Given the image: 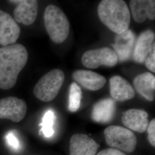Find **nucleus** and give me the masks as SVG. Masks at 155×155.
<instances>
[{
    "mask_svg": "<svg viewBox=\"0 0 155 155\" xmlns=\"http://www.w3.org/2000/svg\"><path fill=\"white\" fill-rule=\"evenodd\" d=\"M97 155H127L119 150L114 148L105 149L100 151Z\"/></svg>",
    "mask_w": 155,
    "mask_h": 155,
    "instance_id": "b1692460",
    "label": "nucleus"
},
{
    "mask_svg": "<svg viewBox=\"0 0 155 155\" xmlns=\"http://www.w3.org/2000/svg\"><path fill=\"white\" fill-rule=\"evenodd\" d=\"M8 2L16 5L13 15L17 22L31 25L35 21L38 11V1L36 0H13Z\"/></svg>",
    "mask_w": 155,
    "mask_h": 155,
    "instance_id": "1a4fd4ad",
    "label": "nucleus"
},
{
    "mask_svg": "<svg viewBox=\"0 0 155 155\" xmlns=\"http://www.w3.org/2000/svg\"><path fill=\"white\" fill-rule=\"evenodd\" d=\"M72 77L84 88L91 91L100 90L104 86L106 82L105 77L89 70H76L73 72Z\"/></svg>",
    "mask_w": 155,
    "mask_h": 155,
    "instance_id": "2eb2a0df",
    "label": "nucleus"
},
{
    "mask_svg": "<svg viewBox=\"0 0 155 155\" xmlns=\"http://www.w3.org/2000/svg\"><path fill=\"white\" fill-rule=\"evenodd\" d=\"M134 88L141 95L149 101L155 97V77L150 72H144L137 75L133 81Z\"/></svg>",
    "mask_w": 155,
    "mask_h": 155,
    "instance_id": "a211bd4d",
    "label": "nucleus"
},
{
    "mask_svg": "<svg viewBox=\"0 0 155 155\" xmlns=\"http://www.w3.org/2000/svg\"><path fill=\"white\" fill-rule=\"evenodd\" d=\"M100 144L85 134L77 133L70 141V155H95Z\"/></svg>",
    "mask_w": 155,
    "mask_h": 155,
    "instance_id": "f8f14e48",
    "label": "nucleus"
},
{
    "mask_svg": "<svg viewBox=\"0 0 155 155\" xmlns=\"http://www.w3.org/2000/svg\"><path fill=\"white\" fill-rule=\"evenodd\" d=\"M45 27L52 41L56 44L64 42L70 33V22L61 9L55 5L46 7L44 14Z\"/></svg>",
    "mask_w": 155,
    "mask_h": 155,
    "instance_id": "7ed1b4c3",
    "label": "nucleus"
},
{
    "mask_svg": "<svg viewBox=\"0 0 155 155\" xmlns=\"http://www.w3.org/2000/svg\"><path fill=\"white\" fill-rule=\"evenodd\" d=\"M106 143L111 148L131 153L136 150L137 140L130 130L120 126H110L104 130Z\"/></svg>",
    "mask_w": 155,
    "mask_h": 155,
    "instance_id": "39448f33",
    "label": "nucleus"
},
{
    "mask_svg": "<svg viewBox=\"0 0 155 155\" xmlns=\"http://www.w3.org/2000/svg\"><path fill=\"white\" fill-rule=\"evenodd\" d=\"M116 111L115 101L106 98L99 101L93 108L91 118L95 122L106 124L112 120Z\"/></svg>",
    "mask_w": 155,
    "mask_h": 155,
    "instance_id": "f3484780",
    "label": "nucleus"
},
{
    "mask_svg": "<svg viewBox=\"0 0 155 155\" xmlns=\"http://www.w3.org/2000/svg\"><path fill=\"white\" fill-rule=\"evenodd\" d=\"M64 73L61 70L55 69L45 74L33 89V94L39 100L50 102L58 95L64 81Z\"/></svg>",
    "mask_w": 155,
    "mask_h": 155,
    "instance_id": "20e7f679",
    "label": "nucleus"
},
{
    "mask_svg": "<svg viewBox=\"0 0 155 155\" xmlns=\"http://www.w3.org/2000/svg\"><path fill=\"white\" fill-rule=\"evenodd\" d=\"M135 43V35L130 29L117 34L115 43L112 46L117 56L118 61L122 62L127 61L132 58Z\"/></svg>",
    "mask_w": 155,
    "mask_h": 155,
    "instance_id": "9b49d317",
    "label": "nucleus"
},
{
    "mask_svg": "<svg viewBox=\"0 0 155 155\" xmlns=\"http://www.w3.org/2000/svg\"><path fill=\"white\" fill-rule=\"evenodd\" d=\"M20 28L12 17L0 10V45L8 46L16 43L20 37Z\"/></svg>",
    "mask_w": 155,
    "mask_h": 155,
    "instance_id": "6e6552de",
    "label": "nucleus"
},
{
    "mask_svg": "<svg viewBox=\"0 0 155 155\" xmlns=\"http://www.w3.org/2000/svg\"><path fill=\"white\" fill-rule=\"evenodd\" d=\"M27 106L23 100L8 97L0 100V118L15 122L21 121L25 116Z\"/></svg>",
    "mask_w": 155,
    "mask_h": 155,
    "instance_id": "0eeeda50",
    "label": "nucleus"
},
{
    "mask_svg": "<svg viewBox=\"0 0 155 155\" xmlns=\"http://www.w3.org/2000/svg\"><path fill=\"white\" fill-rule=\"evenodd\" d=\"M144 63L148 69L152 72H155V50L150 53Z\"/></svg>",
    "mask_w": 155,
    "mask_h": 155,
    "instance_id": "5701e85b",
    "label": "nucleus"
},
{
    "mask_svg": "<svg viewBox=\"0 0 155 155\" xmlns=\"http://www.w3.org/2000/svg\"><path fill=\"white\" fill-rule=\"evenodd\" d=\"M148 139L150 144L153 147H155V119H153L149 123L147 127Z\"/></svg>",
    "mask_w": 155,
    "mask_h": 155,
    "instance_id": "4be33fe9",
    "label": "nucleus"
},
{
    "mask_svg": "<svg viewBox=\"0 0 155 155\" xmlns=\"http://www.w3.org/2000/svg\"><path fill=\"white\" fill-rule=\"evenodd\" d=\"M82 93L81 87L75 82H72L70 87L68 110L71 112H75L81 106Z\"/></svg>",
    "mask_w": 155,
    "mask_h": 155,
    "instance_id": "aec40b11",
    "label": "nucleus"
},
{
    "mask_svg": "<svg viewBox=\"0 0 155 155\" xmlns=\"http://www.w3.org/2000/svg\"><path fill=\"white\" fill-rule=\"evenodd\" d=\"M122 124L127 128L139 133L144 132L148 126V114L140 109H129L124 113Z\"/></svg>",
    "mask_w": 155,
    "mask_h": 155,
    "instance_id": "ddd939ff",
    "label": "nucleus"
},
{
    "mask_svg": "<svg viewBox=\"0 0 155 155\" xmlns=\"http://www.w3.org/2000/svg\"><path fill=\"white\" fill-rule=\"evenodd\" d=\"M98 15L101 21L116 34L122 33L129 28L130 14L124 1H101L98 6Z\"/></svg>",
    "mask_w": 155,
    "mask_h": 155,
    "instance_id": "f03ea898",
    "label": "nucleus"
},
{
    "mask_svg": "<svg viewBox=\"0 0 155 155\" xmlns=\"http://www.w3.org/2000/svg\"><path fill=\"white\" fill-rule=\"evenodd\" d=\"M110 92L113 100L125 102L132 100L135 97L133 87L124 78L116 75L110 79Z\"/></svg>",
    "mask_w": 155,
    "mask_h": 155,
    "instance_id": "4468645a",
    "label": "nucleus"
},
{
    "mask_svg": "<svg viewBox=\"0 0 155 155\" xmlns=\"http://www.w3.org/2000/svg\"><path fill=\"white\" fill-rule=\"evenodd\" d=\"M155 33L148 29L141 33L136 40L133 50L134 61L144 63L150 53L155 50Z\"/></svg>",
    "mask_w": 155,
    "mask_h": 155,
    "instance_id": "9d476101",
    "label": "nucleus"
},
{
    "mask_svg": "<svg viewBox=\"0 0 155 155\" xmlns=\"http://www.w3.org/2000/svg\"><path fill=\"white\" fill-rule=\"evenodd\" d=\"M55 120L54 112L51 110L47 111L42 119V122L39 124L41 129L39 130V134L46 138H50L54 134V124Z\"/></svg>",
    "mask_w": 155,
    "mask_h": 155,
    "instance_id": "6ab92c4d",
    "label": "nucleus"
},
{
    "mask_svg": "<svg viewBox=\"0 0 155 155\" xmlns=\"http://www.w3.org/2000/svg\"><path fill=\"white\" fill-rule=\"evenodd\" d=\"M130 7L134 20L137 22H144L147 18L155 19V1L153 0H132Z\"/></svg>",
    "mask_w": 155,
    "mask_h": 155,
    "instance_id": "dca6fc26",
    "label": "nucleus"
},
{
    "mask_svg": "<svg viewBox=\"0 0 155 155\" xmlns=\"http://www.w3.org/2000/svg\"><path fill=\"white\" fill-rule=\"evenodd\" d=\"M118 61L115 51L109 47L89 50L82 57L83 66L90 68H97L102 65L115 66Z\"/></svg>",
    "mask_w": 155,
    "mask_h": 155,
    "instance_id": "423d86ee",
    "label": "nucleus"
},
{
    "mask_svg": "<svg viewBox=\"0 0 155 155\" xmlns=\"http://www.w3.org/2000/svg\"><path fill=\"white\" fill-rule=\"evenodd\" d=\"M28 51L21 44L0 47V89L9 90L28 61Z\"/></svg>",
    "mask_w": 155,
    "mask_h": 155,
    "instance_id": "f257e3e1",
    "label": "nucleus"
},
{
    "mask_svg": "<svg viewBox=\"0 0 155 155\" xmlns=\"http://www.w3.org/2000/svg\"><path fill=\"white\" fill-rule=\"evenodd\" d=\"M5 140L6 143L12 150H20V141L16 136L13 132H8L6 134Z\"/></svg>",
    "mask_w": 155,
    "mask_h": 155,
    "instance_id": "412c9836",
    "label": "nucleus"
}]
</instances>
